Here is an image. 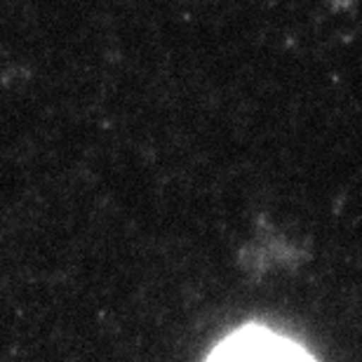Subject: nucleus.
Segmentation results:
<instances>
[{"mask_svg": "<svg viewBox=\"0 0 362 362\" xmlns=\"http://www.w3.org/2000/svg\"><path fill=\"white\" fill-rule=\"evenodd\" d=\"M207 362H315L301 346L264 327L230 334L212 351Z\"/></svg>", "mask_w": 362, "mask_h": 362, "instance_id": "1", "label": "nucleus"}]
</instances>
